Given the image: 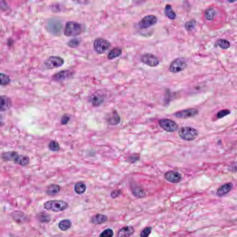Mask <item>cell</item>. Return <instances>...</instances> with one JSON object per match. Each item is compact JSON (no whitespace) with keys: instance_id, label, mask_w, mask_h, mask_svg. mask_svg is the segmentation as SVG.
Returning <instances> with one entry per match:
<instances>
[{"instance_id":"cell-1","label":"cell","mask_w":237,"mask_h":237,"mask_svg":"<svg viewBox=\"0 0 237 237\" xmlns=\"http://www.w3.org/2000/svg\"><path fill=\"white\" fill-rule=\"evenodd\" d=\"M44 207L47 210L58 212L68 209L69 205L67 202L62 200H50L44 203Z\"/></svg>"},{"instance_id":"cell-2","label":"cell","mask_w":237,"mask_h":237,"mask_svg":"<svg viewBox=\"0 0 237 237\" xmlns=\"http://www.w3.org/2000/svg\"><path fill=\"white\" fill-rule=\"evenodd\" d=\"M179 137L186 141H192L196 139L198 135V131L193 127H183L178 130Z\"/></svg>"},{"instance_id":"cell-3","label":"cell","mask_w":237,"mask_h":237,"mask_svg":"<svg viewBox=\"0 0 237 237\" xmlns=\"http://www.w3.org/2000/svg\"><path fill=\"white\" fill-rule=\"evenodd\" d=\"M82 31V26L80 24L76 22L69 21L65 25L64 34L66 36L74 37L80 35Z\"/></svg>"},{"instance_id":"cell-4","label":"cell","mask_w":237,"mask_h":237,"mask_svg":"<svg viewBox=\"0 0 237 237\" xmlns=\"http://www.w3.org/2000/svg\"><path fill=\"white\" fill-rule=\"evenodd\" d=\"M111 46L110 43L106 39L99 38L94 43V50L99 53H104L107 51Z\"/></svg>"},{"instance_id":"cell-5","label":"cell","mask_w":237,"mask_h":237,"mask_svg":"<svg viewBox=\"0 0 237 237\" xmlns=\"http://www.w3.org/2000/svg\"><path fill=\"white\" fill-rule=\"evenodd\" d=\"M187 66V64L183 58H177L173 60L169 67L170 72L176 73L183 71Z\"/></svg>"},{"instance_id":"cell-6","label":"cell","mask_w":237,"mask_h":237,"mask_svg":"<svg viewBox=\"0 0 237 237\" xmlns=\"http://www.w3.org/2000/svg\"><path fill=\"white\" fill-rule=\"evenodd\" d=\"M157 19L154 15H148L143 17L138 23V27L140 29H146L155 25Z\"/></svg>"},{"instance_id":"cell-7","label":"cell","mask_w":237,"mask_h":237,"mask_svg":"<svg viewBox=\"0 0 237 237\" xmlns=\"http://www.w3.org/2000/svg\"><path fill=\"white\" fill-rule=\"evenodd\" d=\"M64 64V60L61 57L58 56H51L49 58L44 62L46 68L48 69L59 68Z\"/></svg>"},{"instance_id":"cell-8","label":"cell","mask_w":237,"mask_h":237,"mask_svg":"<svg viewBox=\"0 0 237 237\" xmlns=\"http://www.w3.org/2000/svg\"><path fill=\"white\" fill-rule=\"evenodd\" d=\"M159 125L162 129L167 132H175L178 129V125L176 122L171 120H160Z\"/></svg>"},{"instance_id":"cell-9","label":"cell","mask_w":237,"mask_h":237,"mask_svg":"<svg viewBox=\"0 0 237 237\" xmlns=\"http://www.w3.org/2000/svg\"><path fill=\"white\" fill-rule=\"evenodd\" d=\"M141 61L150 67H156L160 64V61L158 58L151 53H146L143 55L141 58Z\"/></svg>"},{"instance_id":"cell-10","label":"cell","mask_w":237,"mask_h":237,"mask_svg":"<svg viewBox=\"0 0 237 237\" xmlns=\"http://www.w3.org/2000/svg\"><path fill=\"white\" fill-rule=\"evenodd\" d=\"M198 110L197 109L195 108H189L177 112L174 115L176 118L186 119L194 117L198 114Z\"/></svg>"},{"instance_id":"cell-11","label":"cell","mask_w":237,"mask_h":237,"mask_svg":"<svg viewBox=\"0 0 237 237\" xmlns=\"http://www.w3.org/2000/svg\"><path fill=\"white\" fill-rule=\"evenodd\" d=\"M165 178L169 182L176 183L180 182L182 180V176L177 171L174 170L168 171L165 174Z\"/></svg>"},{"instance_id":"cell-12","label":"cell","mask_w":237,"mask_h":237,"mask_svg":"<svg viewBox=\"0 0 237 237\" xmlns=\"http://www.w3.org/2000/svg\"><path fill=\"white\" fill-rule=\"evenodd\" d=\"M12 105V101L9 97L5 96H0V112L6 111L9 109Z\"/></svg>"},{"instance_id":"cell-13","label":"cell","mask_w":237,"mask_h":237,"mask_svg":"<svg viewBox=\"0 0 237 237\" xmlns=\"http://www.w3.org/2000/svg\"><path fill=\"white\" fill-rule=\"evenodd\" d=\"M134 231V229L132 226H125L118 231L117 237H130L133 234Z\"/></svg>"},{"instance_id":"cell-14","label":"cell","mask_w":237,"mask_h":237,"mask_svg":"<svg viewBox=\"0 0 237 237\" xmlns=\"http://www.w3.org/2000/svg\"><path fill=\"white\" fill-rule=\"evenodd\" d=\"M71 75H72V73L70 71L65 70V71H61L58 73L55 74L52 78L53 80L55 81H62L69 78Z\"/></svg>"},{"instance_id":"cell-15","label":"cell","mask_w":237,"mask_h":237,"mask_svg":"<svg viewBox=\"0 0 237 237\" xmlns=\"http://www.w3.org/2000/svg\"><path fill=\"white\" fill-rule=\"evenodd\" d=\"M233 184L232 183H227L224 184L219 188L216 192V194L218 196L222 197L228 194L232 189Z\"/></svg>"},{"instance_id":"cell-16","label":"cell","mask_w":237,"mask_h":237,"mask_svg":"<svg viewBox=\"0 0 237 237\" xmlns=\"http://www.w3.org/2000/svg\"><path fill=\"white\" fill-rule=\"evenodd\" d=\"M108 218L107 216L101 214H97L94 216L91 219V223L94 225L101 224L107 222Z\"/></svg>"},{"instance_id":"cell-17","label":"cell","mask_w":237,"mask_h":237,"mask_svg":"<svg viewBox=\"0 0 237 237\" xmlns=\"http://www.w3.org/2000/svg\"><path fill=\"white\" fill-rule=\"evenodd\" d=\"M131 190L134 196L138 198L144 197L146 196V193L143 189L134 184H131Z\"/></svg>"},{"instance_id":"cell-18","label":"cell","mask_w":237,"mask_h":237,"mask_svg":"<svg viewBox=\"0 0 237 237\" xmlns=\"http://www.w3.org/2000/svg\"><path fill=\"white\" fill-rule=\"evenodd\" d=\"M14 161L16 164H19L22 166H25L29 163L30 160L28 156L19 155L18 154V155L16 156Z\"/></svg>"},{"instance_id":"cell-19","label":"cell","mask_w":237,"mask_h":237,"mask_svg":"<svg viewBox=\"0 0 237 237\" xmlns=\"http://www.w3.org/2000/svg\"><path fill=\"white\" fill-rule=\"evenodd\" d=\"M60 191V187L57 184H52L46 189V193L50 196H54L58 194Z\"/></svg>"},{"instance_id":"cell-20","label":"cell","mask_w":237,"mask_h":237,"mask_svg":"<svg viewBox=\"0 0 237 237\" xmlns=\"http://www.w3.org/2000/svg\"><path fill=\"white\" fill-rule=\"evenodd\" d=\"M107 121L110 125H117L120 122V116L116 112H113L111 115H109V117L107 118Z\"/></svg>"},{"instance_id":"cell-21","label":"cell","mask_w":237,"mask_h":237,"mask_svg":"<svg viewBox=\"0 0 237 237\" xmlns=\"http://www.w3.org/2000/svg\"><path fill=\"white\" fill-rule=\"evenodd\" d=\"M104 100V98L100 94H93L91 98V102L94 106H99L102 104Z\"/></svg>"},{"instance_id":"cell-22","label":"cell","mask_w":237,"mask_h":237,"mask_svg":"<svg viewBox=\"0 0 237 237\" xmlns=\"http://www.w3.org/2000/svg\"><path fill=\"white\" fill-rule=\"evenodd\" d=\"M164 13L167 17L170 20H175L176 18V14L173 11L172 7L170 4H167L165 6Z\"/></svg>"},{"instance_id":"cell-23","label":"cell","mask_w":237,"mask_h":237,"mask_svg":"<svg viewBox=\"0 0 237 237\" xmlns=\"http://www.w3.org/2000/svg\"><path fill=\"white\" fill-rule=\"evenodd\" d=\"M74 190L77 194L81 195L84 194L86 190V186L83 182L77 183L75 185Z\"/></svg>"},{"instance_id":"cell-24","label":"cell","mask_w":237,"mask_h":237,"mask_svg":"<svg viewBox=\"0 0 237 237\" xmlns=\"http://www.w3.org/2000/svg\"><path fill=\"white\" fill-rule=\"evenodd\" d=\"M71 222L69 219H64L59 222L58 227L61 230L65 231L71 228Z\"/></svg>"},{"instance_id":"cell-25","label":"cell","mask_w":237,"mask_h":237,"mask_svg":"<svg viewBox=\"0 0 237 237\" xmlns=\"http://www.w3.org/2000/svg\"><path fill=\"white\" fill-rule=\"evenodd\" d=\"M121 54H122V50L121 49L119 48H114L109 52L107 57H108V59L111 60V59H114L116 58L119 57L121 55Z\"/></svg>"},{"instance_id":"cell-26","label":"cell","mask_w":237,"mask_h":237,"mask_svg":"<svg viewBox=\"0 0 237 237\" xmlns=\"http://www.w3.org/2000/svg\"><path fill=\"white\" fill-rule=\"evenodd\" d=\"M205 17L206 20L212 21L214 20L216 15V11L213 8H209L205 12Z\"/></svg>"},{"instance_id":"cell-27","label":"cell","mask_w":237,"mask_h":237,"mask_svg":"<svg viewBox=\"0 0 237 237\" xmlns=\"http://www.w3.org/2000/svg\"><path fill=\"white\" fill-rule=\"evenodd\" d=\"M18 153L15 152H7L2 155V158L5 161H14Z\"/></svg>"},{"instance_id":"cell-28","label":"cell","mask_w":237,"mask_h":237,"mask_svg":"<svg viewBox=\"0 0 237 237\" xmlns=\"http://www.w3.org/2000/svg\"><path fill=\"white\" fill-rule=\"evenodd\" d=\"M217 44L221 48L223 49H227L230 46V43L226 39H219L217 41Z\"/></svg>"},{"instance_id":"cell-29","label":"cell","mask_w":237,"mask_h":237,"mask_svg":"<svg viewBox=\"0 0 237 237\" xmlns=\"http://www.w3.org/2000/svg\"><path fill=\"white\" fill-rule=\"evenodd\" d=\"M10 79L8 76L2 73H0V85H7L10 83Z\"/></svg>"},{"instance_id":"cell-30","label":"cell","mask_w":237,"mask_h":237,"mask_svg":"<svg viewBox=\"0 0 237 237\" xmlns=\"http://www.w3.org/2000/svg\"><path fill=\"white\" fill-rule=\"evenodd\" d=\"M48 148L51 151L56 152L60 149L59 144L56 141H51L48 145Z\"/></svg>"},{"instance_id":"cell-31","label":"cell","mask_w":237,"mask_h":237,"mask_svg":"<svg viewBox=\"0 0 237 237\" xmlns=\"http://www.w3.org/2000/svg\"><path fill=\"white\" fill-rule=\"evenodd\" d=\"M113 231L111 229H107L104 230L100 233V237H113Z\"/></svg>"},{"instance_id":"cell-32","label":"cell","mask_w":237,"mask_h":237,"mask_svg":"<svg viewBox=\"0 0 237 237\" xmlns=\"http://www.w3.org/2000/svg\"><path fill=\"white\" fill-rule=\"evenodd\" d=\"M152 227H146L142 231L140 234V237H148L152 232Z\"/></svg>"},{"instance_id":"cell-33","label":"cell","mask_w":237,"mask_h":237,"mask_svg":"<svg viewBox=\"0 0 237 237\" xmlns=\"http://www.w3.org/2000/svg\"><path fill=\"white\" fill-rule=\"evenodd\" d=\"M230 113V111L228 109H223V110H221L218 113L217 117L219 119H221V118H223L225 116L229 114Z\"/></svg>"},{"instance_id":"cell-34","label":"cell","mask_w":237,"mask_h":237,"mask_svg":"<svg viewBox=\"0 0 237 237\" xmlns=\"http://www.w3.org/2000/svg\"><path fill=\"white\" fill-rule=\"evenodd\" d=\"M196 25V22L194 20H191L189 21L186 22L185 25V28L187 30H192L195 28Z\"/></svg>"},{"instance_id":"cell-35","label":"cell","mask_w":237,"mask_h":237,"mask_svg":"<svg viewBox=\"0 0 237 237\" xmlns=\"http://www.w3.org/2000/svg\"><path fill=\"white\" fill-rule=\"evenodd\" d=\"M79 41L77 39H71L68 43V45L71 48H75L79 44Z\"/></svg>"},{"instance_id":"cell-36","label":"cell","mask_w":237,"mask_h":237,"mask_svg":"<svg viewBox=\"0 0 237 237\" xmlns=\"http://www.w3.org/2000/svg\"><path fill=\"white\" fill-rule=\"evenodd\" d=\"M39 218L41 222H48L50 221V218L48 216L44 214H41L39 215Z\"/></svg>"},{"instance_id":"cell-37","label":"cell","mask_w":237,"mask_h":237,"mask_svg":"<svg viewBox=\"0 0 237 237\" xmlns=\"http://www.w3.org/2000/svg\"><path fill=\"white\" fill-rule=\"evenodd\" d=\"M120 194H121V191L120 190H114L112 192L111 195L112 198L114 199L118 197Z\"/></svg>"},{"instance_id":"cell-38","label":"cell","mask_w":237,"mask_h":237,"mask_svg":"<svg viewBox=\"0 0 237 237\" xmlns=\"http://www.w3.org/2000/svg\"><path fill=\"white\" fill-rule=\"evenodd\" d=\"M70 120V117L68 115H64L62 117L61 119V123L63 125H65L67 124Z\"/></svg>"},{"instance_id":"cell-39","label":"cell","mask_w":237,"mask_h":237,"mask_svg":"<svg viewBox=\"0 0 237 237\" xmlns=\"http://www.w3.org/2000/svg\"><path fill=\"white\" fill-rule=\"evenodd\" d=\"M228 2H229V3H231V2H235V1H228Z\"/></svg>"}]
</instances>
